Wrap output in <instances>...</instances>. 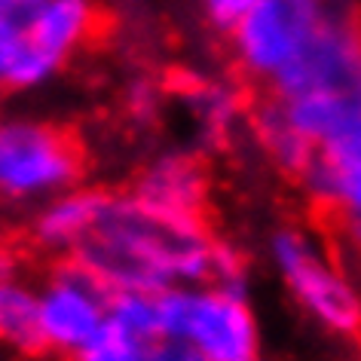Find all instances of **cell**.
<instances>
[{
	"instance_id": "13",
	"label": "cell",
	"mask_w": 361,
	"mask_h": 361,
	"mask_svg": "<svg viewBox=\"0 0 361 361\" xmlns=\"http://www.w3.org/2000/svg\"><path fill=\"white\" fill-rule=\"evenodd\" d=\"M111 324L141 340H159V303L147 291H116L111 297Z\"/></svg>"
},
{
	"instance_id": "3",
	"label": "cell",
	"mask_w": 361,
	"mask_h": 361,
	"mask_svg": "<svg viewBox=\"0 0 361 361\" xmlns=\"http://www.w3.org/2000/svg\"><path fill=\"white\" fill-rule=\"evenodd\" d=\"M269 267L300 312L334 337L361 334V288L328 245L306 227H279L269 236Z\"/></svg>"
},
{
	"instance_id": "5",
	"label": "cell",
	"mask_w": 361,
	"mask_h": 361,
	"mask_svg": "<svg viewBox=\"0 0 361 361\" xmlns=\"http://www.w3.org/2000/svg\"><path fill=\"white\" fill-rule=\"evenodd\" d=\"M83 175V150L59 123L31 114L0 120V196L43 205L74 190Z\"/></svg>"
},
{
	"instance_id": "2",
	"label": "cell",
	"mask_w": 361,
	"mask_h": 361,
	"mask_svg": "<svg viewBox=\"0 0 361 361\" xmlns=\"http://www.w3.org/2000/svg\"><path fill=\"white\" fill-rule=\"evenodd\" d=\"M98 28V0H34L16 10V37L0 92L31 95L49 89L92 47Z\"/></svg>"
},
{
	"instance_id": "15",
	"label": "cell",
	"mask_w": 361,
	"mask_h": 361,
	"mask_svg": "<svg viewBox=\"0 0 361 361\" xmlns=\"http://www.w3.org/2000/svg\"><path fill=\"white\" fill-rule=\"evenodd\" d=\"M255 4L257 0H200V10H202V19L209 22L214 31L227 34Z\"/></svg>"
},
{
	"instance_id": "8",
	"label": "cell",
	"mask_w": 361,
	"mask_h": 361,
	"mask_svg": "<svg viewBox=\"0 0 361 361\" xmlns=\"http://www.w3.org/2000/svg\"><path fill=\"white\" fill-rule=\"evenodd\" d=\"M129 193L162 218L202 221L205 209H209L212 180L202 159L193 150L171 147L159 150L157 157L144 162Z\"/></svg>"
},
{
	"instance_id": "6",
	"label": "cell",
	"mask_w": 361,
	"mask_h": 361,
	"mask_svg": "<svg viewBox=\"0 0 361 361\" xmlns=\"http://www.w3.org/2000/svg\"><path fill=\"white\" fill-rule=\"evenodd\" d=\"M334 0H257L224 34L239 77L264 89L303 56L331 13Z\"/></svg>"
},
{
	"instance_id": "9",
	"label": "cell",
	"mask_w": 361,
	"mask_h": 361,
	"mask_svg": "<svg viewBox=\"0 0 361 361\" xmlns=\"http://www.w3.org/2000/svg\"><path fill=\"white\" fill-rule=\"evenodd\" d=\"M184 116L200 144L221 147L236 138L239 129H248L251 104L242 89L224 77H193L178 92Z\"/></svg>"
},
{
	"instance_id": "18",
	"label": "cell",
	"mask_w": 361,
	"mask_h": 361,
	"mask_svg": "<svg viewBox=\"0 0 361 361\" xmlns=\"http://www.w3.org/2000/svg\"><path fill=\"white\" fill-rule=\"evenodd\" d=\"M245 361H257V358H245Z\"/></svg>"
},
{
	"instance_id": "12",
	"label": "cell",
	"mask_w": 361,
	"mask_h": 361,
	"mask_svg": "<svg viewBox=\"0 0 361 361\" xmlns=\"http://www.w3.org/2000/svg\"><path fill=\"white\" fill-rule=\"evenodd\" d=\"M0 343L13 349L40 346L37 334V288L19 264L0 257Z\"/></svg>"
},
{
	"instance_id": "7",
	"label": "cell",
	"mask_w": 361,
	"mask_h": 361,
	"mask_svg": "<svg viewBox=\"0 0 361 361\" xmlns=\"http://www.w3.org/2000/svg\"><path fill=\"white\" fill-rule=\"evenodd\" d=\"M111 291L86 267L65 264L37 288L40 346L77 355L111 322Z\"/></svg>"
},
{
	"instance_id": "1",
	"label": "cell",
	"mask_w": 361,
	"mask_h": 361,
	"mask_svg": "<svg viewBox=\"0 0 361 361\" xmlns=\"http://www.w3.org/2000/svg\"><path fill=\"white\" fill-rule=\"evenodd\" d=\"M218 239L202 221L162 218L132 193H104V209L89 239L77 248L86 267L107 291L159 294L212 279Z\"/></svg>"
},
{
	"instance_id": "17",
	"label": "cell",
	"mask_w": 361,
	"mask_h": 361,
	"mask_svg": "<svg viewBox=\"0 0 361 361\" xmlns=\"http://www.w3.org/2000/svg\"><path fill=\"white\" fill-rule=\"evenodd\" d=\"M147 361H209L200 355L190 343L184 340H171V337H159L147 346Z\"/></svg>"
},
{
	"instance_id": "4",
	"label": "cell",
	"mask_w": 361,
	"mask_h": 361,
	"mask_svg": "<svg viewBox=\"0 0 361 361\" xmlns=\"http://www.w3.org/2000/svg\"><path fill=\"white\" fill-rule=\"evenodd\" d=\"M159 337L184 340L209 361H245L257 355L260 328L242 288L218 282L180 285L157 294Z\"/></svg>"
},
{
	"instance_id": "10",
	"label": "cell",
	"mask_w": 361,
	"mask_h": 361,
	"mask_svg": "<svg viewBox=\"0 0 361 361\" xmlns=\"http://www.w3.org/2000/svg\"><path fill=\"white\" fill-rule=\"evenodd\" d=\"M297 180H300L306 196L337 221L349 245L361 251V159H310V166L300 171Z\"/></svg>"
},
{
	"instance_id": "16",
	"label": "cell",
	"mask_w": 361,
	"mask_h": 361,
	"mask_svg": "<svg viewBox=\"0 0 361 361\" xmlns=\"http://www.w3.org/2000/svg\"><path fill=\"white\" fill-rule=\"evenodd\" d=\"M209 282H218V285H227V288H242V291H245V260L239 257V251H233L230 245L218 242Z\"/></svg>"
},
{
	"instance_id": "14",
	"label": "cell",
	"mask_w": 361,
	"mask_h": 361,
	"mask_svg": "<svg viewBox=\"0 0 361 361\" xmlns=\"http://www.w3.org/2000/svg\"><path fill=\"white\" fill-rule=\"evenodd\" d=\"M147 340L107 322V328L95 334L74 355V361H147Z\"/></svg>"
},
{
	"instance_id": "11",
	"label": "cell",
	"mask_w": 361,
	"mask_h": 361,
	"mask_svg": "<svg viewBox=\"0 0 361 361\" xmlns=\"http://www.w3.org/2000/svg\"><path fill=\"white\" fill-rule=\"evenodd\" d=\"M104 209L102 190L74 187L59 196H52L34 214V239L49 251H74L89 239Z\"/></svg>"
}]
</instances>
